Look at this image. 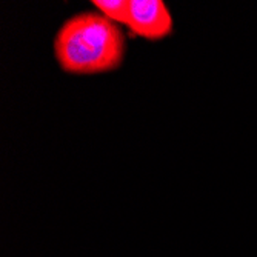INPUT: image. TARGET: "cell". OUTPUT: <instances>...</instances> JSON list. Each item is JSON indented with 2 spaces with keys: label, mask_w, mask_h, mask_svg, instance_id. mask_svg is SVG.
Here are the masks:
<instances>
[{
  "label": "cell",
  "mask_w": 257,
  "mask_h": 257,
  "mask_svg": "<svg viewBox=\"0 0 257 257\" xmlns=\"http://www.w3.org/2000/svg\"><path fill=\"white\" fill-rule=\"evenodd\" d=\"M125 34L117 23L99 13L66 19L54 37V56L65 73L92 76L112 71L123 62Z\"/></svg>",
  "instance_id": "6da1fadb"
},
{
  "label": "cell",
  "mask_w": 257,
  "mask_h": 257,
  "mask_svg": "<svg viewBox=\"0 0 257 257\" xmlns=\"http://www.w3.org/2000/svg\"><path fill=\"white\" fill-rule=\"evenodd\" d=\"M126 27L150 42L167 39L174 28L173 16L162 0H130V17Z\"/></svg>",
  "instance_id": "7a4b0ae2"
},
{
  "label": "cell",
  "mask_w": 257,
  "mask_h": 257,
  "mask_svg": "<svg viewBox=\"0 0 257 257\" xmlns=\"http://www.w3.org/2000/svg\"><path fill=\"white\" fill-rule=\"evenodd\" d=\"M92 5L108 20L126 25L130 17V0H94Z\"/></svg>",
  "instance_id": "3957f363"
}]
</instances>
